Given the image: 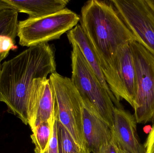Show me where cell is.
I'll return each instance as SVG.
<instances>
[{
  "label": "cell",
  "mask_w": 154,
  "mask_h": 153,
  "mask_svg": "<svg viewBox=\"0 0 154 153\" xmlns=\"http://www.w3.org/2000/svg\"><path fill=\"white\" fill-rule=\"evenodd\" d=\"M98 153H122V152L121 148L112 139L109 143L101 147Z\"/></svg>",
  "instance_id": "ac0fdd59"
},
{
  "label": "cell",
  "mask_w": 154,
  "mask_h": 153,
  "mask_svg": "<svg viewBox=\"0 0 154 153\" xmlns=\"http://www.w3.org/2000/svg\"><path fill=\"white\" fill-rule=\"evenodd\" d=\"M49 79L58 121L68 131L80 146L88 150L82 126L84 104L79 92L71 79L57 72L50 74Z\"/></svg>",
  "instance_id": "277c9868"
},
{
  "label": "cell",
  "mask_w": 154,
  "mask_h": 153,
  "mask_svg": "<svg viewBox=\"0 0 154 153\" xmlns=\"http://www.w3.org/2000/svg\"><path fill=\"white\" fill-rule=\"evenodd\" d=\"M67 35L69 43H75L79 47L87 63L105 90L112 97L116 99L107 84L98 58L92 45L80 25L78 24L75 28L68 31Z\"/></svg>",
  "instance_id": "7c38bea8"
},
{
  "label": "cell",
  "mask_w": 154,
  "mask_h": 153,
  "mask_svg": "<svg viewBox=\"0 0 154 153\" xmlns=\"http://www.w3.org/2000/svg\"><path fill=\"white\" fill-rule=\"evenodd\" d=\"M31 129L46 121H52L55 117L54 102L52 89L48 78L33 80L30 90Z\"/></svg>",
  "instance_id": "9c48e42d"
},
{
  "label": "cell",
  "mask_w": 154,
  "mask_h": 153,
  "mask_svg": "<svg viewBox=\"0 0 154 153\" xmlns=\"http://www.w3.org/2000/svg\"><path fill=\"white\" fill-rule=\"evenodd\" d=\"M111 130L112 139L122 150L129 153H145L137 134L136 119L129 111L116 107Z\"/></svg>",
  "instance_id": "30bf717a"
},
{
  "label": "cell",
  "mask_w": 154,
  "mask_h": 153,
  "mask_svg": "<svg viewBox=\"0 0 154 153\" xmlns=\"http://www.w3.org/2000/svg\"><path fill=\"white\" fill-rule=\"evenodd\" d=\"M42 153H59L57 133V118H56L55 111V121H54V126H53V133L50 140L47 146V147Z\"/></svg>",
  "instance_id": "e0dca14e"
},
{
  "label": "cell",
  "mask_w": 154,
  "mask_h": 153,
  "mask_svg": "<svg viewBox=\"0 0 154 153\" xmlns=\"http://www.w3.org/2000/svg\"><path fill=\"white\" fill-rule=\"evenodd\" d=\"M55 48L48 43L30 47L5 61L0 69V102L23 124L31 119L30 90L33 80L56 72Z\"/></svg>",
  "instance_id": "6da1fadb"
},
{
  "label": "cell",
  "mask_w": 154,
  "mask_h": 153,
  "mask_svg": "<svg viewBox=\"0 0 154 153\" xmlns=\"http://www.w3.org/2000/svg\"><path fill=\"white\" fill-rule=\"evenodd\" d=\"M57 122L59 153H91L88 150L81 147L76 143L68 131L58 121L57 118Z\"/></svg>",
  "instance_id": "2e32d148"
},
{
  "label": "cell",
  "mask_w": 154,
  "mask_h": 153,
  "mask_svg": "<svg viewBox=\"0 0 154 153\" xmlns=\"http://www.w3.org/2000/svg\"><path fill=\"white\" fill-rule=\"evenodd\" d=\"M83 104L82 126L87 148L91 152L98 153L112 140L111 128L90 105Z\"/></svg>",
  "instance_id": "8fae6325"
},
{
  "label": "cell",
  "mask_w": 154,
  "mask_h": 153,
  "mask_svg": "<svg viewBox=\"0 0 154 153\" xmlns=\"http://www.w3.org/2000/svg\"><path fill=\"white\" fill-rule=\"evenodd\" d=\"M136 41L154 55V14L145 0H111Z\"/></svg>",
  "instance_id": "ba28073f"
},
{
  "label": "cell",
  "mask_w": 154,
  "mask_h": 153,
  "mask_svg": "<svg viewBox=\"0 0 154 153\" xmlns=\"http://www.w3.org/2000/svg\"><path fill=\"white\" fill-rule=\"evenodd\" d=\"M1 66H2V65H1V64H0V69H1Z\"/></svg>",
  "instance_id": "603a6c76"
},
{
  "label": "cell",
  "mask_w": 154,
  "mask_h": 153,
  "mask_svg": "<svg viewBox=\"0 0 154 153\" xmlns=\"http://www.w3.org/2000/svg\"><path fill=\"white\" fill-rule=\"evenodd\" d=\"M103 73L117 100L120 102L121 99H125L133 107L137 92V83L130 43L119 49L110 67Z\"/></svg>",
  "instance_id": "52a82bcc"
},
{
  "label": "cell",
  "mask_w": 154,
  "mask_h": 153,
  "mask_svg": "<svg viewBox=\"0 0 154 153\" xmlns=\"http://www.w3.org/2000/svg\"><path fill=\"white\" fill-rule=\"evenodd\" d=\"M144 146L145 153H154V124Z\"/></svg>",
  "instance_id": "d6986e66"
},
{
  "label": "cell",
  "mask_w": 154,
  "mask_h": 153,
  "mask_svg": "<svg viewBox=\"0 0 154 153\" xmlns=\"http://www.w3.org/2000/svg\"><path fill=\"white\" fill-rule=\"evenodd\" d=\"M54 121L55 117L52 121L43 122L32 129L31 138L35 145V153H42L47 147L53 133Z\"/></svg>",
  "instance_id": "9a60e30c"
},
{
  "label": "cell",
  "mask_w": 154,
  "mask_h": 153,
  "mask_svg": "<svg viewBox=\"0 0 154 153\" xmlns=\"http://www.w3.org/2000/svg\"><path fill=\"white\" fill-rule=\"evenodd\" d=\"M18 13L14 9L0 11V64L10 51L18 49L15 38L17 37Z\"/></svg>",
  "instance_id": "4fadbf2b"
},
{
  "label": "cell",
  "mask_w": 154,
  "mask_h": 153,
  "mask_svg": "<svg viewBox=\"0 0 154 153\" xmlns=\"http://www.w3.org/2000/svg\"><path fill=\"white\" fill-rule=\"evenodd\" d=\"M122 150V149H121ZM122 153H129L128 152L125 151V150H122Z\"/></svg>",
  "instance_id": "7402d4cb"
},
{
  "label": "cell",
  "mask_w": 154,
  "mask_h": 153,
  "mask_svg": "<svg viewBox=\"0 0 154 153\" xmlns=\"http://www.w3.org/2000/svg\"><path fill=\"white\" fill-rule=\"evenodd\" d=\"M80 18V26L92 45L102 72L109 68L120 47L136 41L110 1L86 2Z\"/></svg>",
  "instance_id": "7a4b0ae2"
},
{
  "label": "cell",
  "mask_w": 154,
  "mask_h": 153,
  "mask_svg": "<svg viewBox=\"0 0 154 153\" xmlns=\"http://www.w3.org/2000/svg\"><path fill=\"white\" fill-rule=\"evenodd\" d=\"M18 13L29 15V18H37L57 12L66 8L68 0H5Z\"/></svg>",
  "instance_id": "5bb4252c"
},
{
  "label": "cell",
  "mask_w": 154,
  "mask_h": 153,
  "mask_svg": "<svg viewBox=\"0 0 154 153\" xmlns=\"http://www.w3.org/2000/svg\"><path fill=\"white\" fill-rule=\"evenodd\" d=\"M70 43L71 81L83 102L90 105L111 128L115 108L123 109V107L102 86L76 44Z\"/></svg>",
  "instance_id": "3957f363"
},
{
  "label": "cell",
  "mask_w": 154,
  "mask_h": 153,
  "mask_svg": "<svg viewBox=\"0 0 154 153\" xmlns=\"http://www.w3.org/2000/svg\"><path fill=\"white\" fill-rule=\"evenodd\" d=\"M130 45L137 83L134 116L138 124L154 123V55L137 41Z\"/></svg>",
  "instance_id": "8992f818"
},
{
  "label": "cell",
  "mask_w": 154,
  "mask_h": 153,
  "mask_svg": "<svg viewBox=\"0 0 154 153\" xmlns=\"http://www.w3.org/2000/svg\"><path fill=\"white\" fill-rule=\"evenodd\" d=\"M80 19L76 13L66 8L49 15L20 21L17 31L19 44L29 48L59 39L77 26Z\"/></svg>",
  "instance_id": "5b68a950"
},
{
  "label": "cell",
  "mask_w": 154,
  "mask_h": 153,
  "mask_svg": "<svg viewBox=\"0 0 154 153\" xmlns=\"http://www.w3.org/2000/svg\"><path fill=\"white\" fill-rule=\"evenodd\" d=\"M6 9H14L9 4L7 3L5 0H0V11Z\"/></svg>",
  "instance_id": "ffe728a7"
},
{
  "label": "cell",
  "mask_w": 154,
  "mask_h": 153,
  "mask_svg": "<svg viewBox=\"0 0 154 153\" xmlns=\"http://www.w3.org/2000/svg\"><path fill=\"white\" fill-rule=\"evenodd\" d=\"M154 14V0H145Z\"/></svg>",
  "instance_id": "44dd1931"
}]
</instances>
